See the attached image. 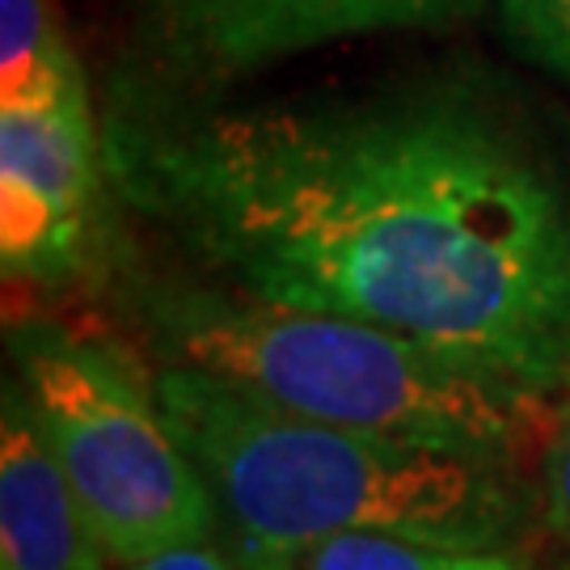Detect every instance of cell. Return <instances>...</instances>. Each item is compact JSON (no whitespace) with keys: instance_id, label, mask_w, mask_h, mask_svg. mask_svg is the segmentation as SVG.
<instances>
[{"instance_id":"cell-1","label":"cell","mask_w":570,"mask_h":570,"mask_svg":"<svg viewBox=\"0 0 570 570\" xmlns=\"http://www.w3.org/2000/svg\"><path fill=\"white\" fill-rule=\"evenodd\" d=\"M102 148L119 204L207 284L570 385V148L482 77L296 102L127 81Z\"/></svg>"},{"instance_id":"cell-2","label":"cell","mask_w":570,"mask_h":570,"mask_svg":"<svg viewBox=\"0 0 570 570\" xmlns=\"http://www.w3.org/2000/svg\"><path fill=\"white\" fill-rule=\"evenodd\" d=\"M153 385L216 494L220 541L245 570H301L338 532L520 550L541 503L511 456L322 423L204 367L161 364Z\"/></svg>"},{"instance_id":"cell-3","label":"cell","mask_w":570,"mask_h":570,"mask_svg":"<svg viewBox=\"0 0 570 570\" xmlns=\"http://www.w3.org/2000/svg\"><path fill=\"white\" fill-rule=\"evenodd\" d=\"M136 313L165 364L204 367L322 423L511 461L550 428L546 393L364 317L207 279L140 287Z\"/></svg>"},{"instance_id":"cell-4","label":"cell","mask_w":570,"mask_h":570,"mask_svg":"<svg viewBox=\"0 0 570 570\" xmlns=\"http://www.w3.org/2000/svg\"><path fill=\"white\" fill-rule=\"evenodd\" d=\"M9 346L13 381L115 567L220 537L216 494L127 351L42 317L9 330Z\"/></svg>"},{"instance_id":"cell-5","label":"cell","mask_w":570,"mask_h":570,"mask_svg":"<svg viewBox=\"0 0 570 570\" xmlns=\"http://www.w3.org/2000/svg\"><path fill=\"white\" fill-rule=\"evenodd\" d=\"M102 119L89 81L0 102V266L9 284H81L102 249Z\"/></svg>"},{"instance_id":"cell-6","label":"cell","mask_w":570,"mask_h":570,"mask_svg":"<svg viewBox=\"0 0 570 570\" xmlns=\"http://www.w3.org/2000/svg\"><path fill=\"white\" fill-rule=\"evenodd\" d=\"M487 0H144L153 51L183 81H225L308 47L452 26Z\"/></svg>"},{"instance_id":"cell-7","label":"cell","mask_w":570,"mask_h":570,"mask_svg":"<svg viewBox=\"0 0 570 570\" xmlns=\"http://www.w3.org/2000/svg\"><path fill=\"white\" fill-rule=\"evenodd\" d=\"M18 381L0 402V570H110Z\"/></svg>"},{"instance_id":"cell-8","label":"cell","mask_w":570,"mask_h":570,"mask_svg":"<svg viewBox=\"0 0 570 570\" xmlns=\"http://www.w3.org/2000/svg\"><path fill=\"white\" fill-rule=\"evenodd\" d=\"M81 77L85 68L51 0H0V102Z\"/></svg>"},{"instance_id":"cell-9","label":"cell","mask_w":570,"mask_h":570,"mask_svg":"<svg viewBox=\"0 0 570 570\" xmlns=\"http://www.w3.org/2000/svg\"><path fill=\"white\" fill-rule=\"evenodd\" d=\"M301 570H532L520 550H452L397 532H338Z\"/></svg>"},{"instance_id":"cell-10","label":"cell","mask_w":570,"mask_h":570,"mask_svg":"<svg viewBox=\"0 0 570 570\" xmlns=\"http://www.w3.org/2000/svg\"><path fill=\"white\" fill-rule=\"evenodd\" d=\"M499 18L520 56L570 85V0H499Z\"/></svg>"},{"instance_id":"cell-11","label":"cell","mask_w":570,"mask_h":570,"mask_svg":"<svg viewBox=\"0 0 570 570\" xmlns=\"http://www.w3.org/2000/svg\"><path fill=\"white\" fill-rule=\"evenodd\" d=\"M541 515L550 532L570 546V419L558 423L546 449V465H541Z\"/></svg>"},{"instance_id":"cell-12","label":"cell","mask_w":570,"mask_h":570,"mask_svg":"<svg viewBox=\"0 0 570 570\" xmlns=\"http://www.w3.org/2000/svg\"><path fill=\"white\" fill-rule=\"evenodd\" d=\"M115 570H245V567L228 550H212V541H204V546H169V550L136 558V562H122Z\"/></svg>"},{"instance_id":"cell-13","label":"cell","mask_w":570,"mask_h":570,"mask_svg":"<svg viewBox=\"0 0 570 570\" xmlns=\"http://www.w3.org/2000/svg\"><path fill=\"white\" fill-rule=\"evenodd\" d=\"M562 570H567V567H562Z\"/></svg>"}]
</instances>
